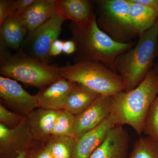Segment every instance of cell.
<instances>
[{
  "instance_id": "26",
  "label": "cell",
  "mask_w": 158,
  "mask_h": 158,
  "mask_svg": "<svg viewBox=\"0 0 158 158\" xmlns=\"http://www.w3.org/2000/svg\"><path fill=\"white\" fill-rule=\"evenodd\" d=\"M11 15V4L10 0L0 1V25L5 19Z\"/></svg>"
},
{
  "instance_id": "15",
  "label": "cell",
  "mask_w": 158,
  "mask_h": 158,
  "mask_svg": "<svg viewBox=\"0 0 158 158\" xmlns=\"http://www.w3.org/2000/svg\"><path fill=\"white\" fill-rule=\"evenodd\" d=\"M56 2V0H36L20 14L19 18L28 33L58 14Z\"/></svg>"
},
{
  "instance_id": "19",
  "label": "cell",
  "mask_w": 158,
  "mask_h": 158,
  "mask_svg": "<svg viewBox=\"0 0 158 158\" xmlns=\"http://www.w3.org/2000/svg\"><path fill=\"white\" fill-rule=\"evenodd\" d=\"M100 95L75 83L67 96L63 109L76 116L89 107Z\"/></svg>"
},
{
  "instance_id": "17",
  "label": "cell",
  "mask_w": 158,
  "mask_h": 158,
  "mask_svg": "<svg viewBox=\"0 0 158 158\" xmlns=\"http://www.w3.org/2000/svg\"><path fill=\"white\" fill-rule=\"evenodd\" d=\"M0 26L1 49H19L28 31L19 18L9 15Z\"/></svg>"
},
{
  "instance_id": "1",
  "label": "cell",
  "mask_w": 158,
  "mask_h": 158,
  "mask_svg": "<svg viewBox=\"0 0 158 158\" xmlns=\"http://www.w3.org/2000/svg\"><path fill=\"white\" fill-rule=\"evenodd\" d=\"M69 30L76 46L75 62L96 61L114 72L117 73L115 64L118 56L135 45L133 41L121 43L112 39L99 27L96 15L85 27L71 22Z\"/></svg>"
},
{
  "instance_id": "2",
  "label": "cell",
  "mask_w": 158,
  "mask_h": 158,
  "mask_svg": "<svg viewBox=\"0 0 158 158\" xmlns=\"http://www.w3.org/2000/svg\"><path fill=\"white\" fill-rule=\"evenodd\" d=\"M157 75L155 69H152L135 88L110 97L111 114L116 125H128L138 135L143 132L148 112L158 94Z\"/></svg>"
},
{
  "instance_id": "9",
  "label": "cell",
  "mask_w": 158,
  "mask_h": 158,
  "mask_svg": "<svg viewBox=\"0 0 158 158\" xmlns=\"http://www.w3.org/2000/svg\"><path fill=\"white\" fill-rule=\"evenodd\" d=\"M0 97L12 110L26 117L38 108L35 95L29 94L15 80L2 76Z\"/></svg>"
},
{
  "instance_id": "33",
  "label": "cell",
  "mask_w": 158,
  "mask_h": 158,
  "mask_svg": "<svg viewBox=\"0 0 158 158\" xmlns=\"http://www.w3.org/2000/svg\"><path fill=\"white\" fill-rule=\"evenodd\" d=\"M157 73V91L158 94V72Z\"/></svg>"
},
{
  "instance_id": "11",
  "label": "cell",
  "mask_w": 158,
  "mask_h": 158,
  "mask_svg": "<svg viewBox=\"0 0 158 158\" xmlns=\"http://www.w3.org/2000/svg\"><path fill=\"white\" fill-rule=\"evenodd\" d=\"M116 126L115 118L110 114L101 124L76 141L71 158H89L103 143L110 131Z\"/></svg>"
},
{
  "instance_id": "10",
  "label": "cell",
  "mask_w": 158,
  "mask_h": 158,
  "mask_svg": "<svg viewBox=\"0 0 158 158\" xmlns=\"http://www.w3.org/2000/svg\"><path fill=\"white\" fill-rule=\"evenodd\" d=\"M111 112L110 97L99 95L89 107L75 116L74 139L76 141L101 124L110 116Z\"/></svg>"
},
{
  "instance_id": "5",
  "label": "cell",
  "mask_w": 158,
  "mask_h": 158,
  "mask_svg": "<svg viewBox=\"0 0 158 158\" xmlns=\"http://www.w3.org/2000/svg\"><path fill=\"white\" fill-rule=\"evenodd\" d=\"M58 70L61 77L81 85L100 95L111 97L125 90L120 75L98 62L68 63L59 67Z\"/></svg>"
},
{
  "instance_id": "4",
  "label": "cell",
  "mask_w": 158,
  "mask_h": 158,
  "mask_svg": "<svg viewBox=\"0 0 158 158\" xmlns=\"http://www.w3.org/2000/svg\"><path fill=\"white\" fill-rule=\"evenodd\" d=\"M59 67L25 53L20 49L15 53L1 49L0 73L27 86L46 88L62 77Z\"/></svg>"
},
{
  "instance_id": "31",
  "label": "cell",
  "mask_w": 158,
  "mask_h": 158,
  "mask_svg": "<svg viewBox=\"0 0 158 158\" xmlns=\"http://www.w3.org/2000/svg\"><path fill=\"white\" fill-rule=\"evenodd\" d=\"M29 152V151L23 152L20 153L15 158H27Z\"/></svg>"
},
{
  "instance_id": "18",
  "label": "cell",
  "mask_w": 158,
  "mask_h": 158,
  "mask_svg": "<svg viewBox=\"0 0 158 158\" xmlns=\"http://www.w3.org/2000/svg\"><path fill=\"white\" fill-rule=\"evenodd\" d=\"M129 19L133 33L139 37L150 28L158 19V13L149 7L130 0Z\"/></svg>"
},
{
  "instance_id": "29",
  "label": "cell",
  "mask_w": 158,
  "mask_h": 158,
  "mask_svg": "<svg viewBox=\"0 0 158 158\" xmlns=\"http://www.w3.org/2000/svg\"><path fill=\"white\" fill-rule=\"evenodd\" d=\"M76 51L75 44L73 40H67L64 41L62 52L66 54H73Z\"/></svg>"
},
{
  "instance_id": "25",
  "label": "cell",
  "mask_w": 158,
  "mask_h": 158,
  "mask_svg": "<svg viewBox=\"0 0 158 158\" xmlns=\"http://www.w3.org/2000/svg\"><path fill=\"white\" fill-rule=\"evenodd\" d=\"M36 0H16L11 1V15L19 17L27 7Z\"/></svg>"
},
{
  "instance_id": "21",
  "label": "cell",
  "mask_w": 158,
  "mask_h": 158,
  "mask_svg": "<svg viewBox=\"0 0 158 158\" xmlns=\"http://www.w3.org/2000/svg\"><path fill=\"white\" fill-rule=\"evenodd\" d=\"M128 158H158V142L148 137L139 138Z\"/></svg>"
},
{
  "instance_id": "23",
  "label": "cell",
  "mask_w": 158,
  "mask_h": 158,
  "mask_svg": "<svg viewBox=\"0 0 158 158\" xmlns=\"http://www.w3.org/2000/svg\"><path fill=\"white\" fill-rule=\"evenodd\" d=\"M143 132L148 137L158 143V95L148 112Z\"/></svg>"
},
{
  "instance_id": "6",
  "label": "cell",
  "mask_w": 158,
  "mask_h": 158,
  "mask_svg": "<svg viewBox=\"0 0 158 158\" xmlns=\"http://www.w3.org/2000/svg\"><path fill=\"white\" fill-rule=\"evenodd\" d=\"M99 9L97 22L102 31L116 42H132L136 37L129 19L130 0L95 1Z\"/></svg>"
},
{
  "instance_id": "32",
  "label": "cell",
  "mask_w": 158,
  "mask_h": 158,
  "mask_svg": "<svg viewBox=\"0 0 158 158\" xmlns=\"http://www.w3.org/2000/svg\"><path fill=\"white\" fill-rule=\"evenodd\" d=\"M154 69H155V70L157 73L158 72V61L157 63V64H156V65H155V67Z\"/></svg>"
},
{
  "instance_id": "28",
  "label": "cell",
  "mask_w": 158,
  "mask_h": 158,
  "mask_svg": "<svg viewBox=\"0 0 158 158\" xmlns=\"http://www.w3.org/2000/svg\"><path fill=\"white\" fill-rule=\"evenodd\" d=\"M64 42V41L59 39H57L56 41H54L51 46L49 52V55L50 56H56L60 55L63 51Z\"/></svg>"
},
{
  "instance_id": "22",
  "label": "cell",
  "mask_w": 158,
  "mask_h": 158,
  "mask_svg": "<svg viewBox=\"0 0 158 158\" xmlns=\"http://www.w3.org/2000/svg\"><path fill=\"white\" fill-rule=\"evenodd\" d=\"M75 120V116L72 113L64 109L59 110L52 135L73 138Z\"/></svg>"
},
{
  "instance_id": "13",
  "label": "cell",
  "mask_w": 158,
  "mask_h": 158,
  "mask_svg": "<svg viewBox=\"0 0 158 158\" xmlns=\"http://www.w3.org/2000/svg\"><path fill=\"white\" fill-rule=\"evenodd\" d=\"M75 83L62 78L40 89L35 95L38 108L59 110L63 109L68 94Z\"/></svg>"
},
{
  "instance_id": "30",
  "label": "cell",
  "mask_w": 158,
  "mask_h": 158,
  "mask_svg": "<svg viewBox=\"0 0 158 158\" xmlns=\"http://www.w3.org/2000/svg\"><path fill=\"white\" fill-rule=\"evenodd\" d=\"M135 2L147 6L158 13V0H134Z\"/></svg>"
},
{
  "instance_id": "24",
  "label": "cell",
  "mask_w": 158,
  "mask_h": 158,
  "mask_svg": "<svg viewBox=\"0 0 158 158\" xmlns=\"http://www.w3.org/2000/svg\"><path fill=\"white\" fill-rule=\"evenodd\" d=\"M27 117L17 113L11 112L1 103L0 104V123L9 129L17 127Z\"/></svg>"
},
{
  "instance_id": "8",
  "label": "cell",
  "mask_w": 158,
  "mask_h": 158,
  "mask_svg": "<svg viewBox=\"0 0 158 158\" xmlns=\"http://www.w3.org/2000/svg\"><path fill=\"white\" fill-rule=\"evenodd\" d=\"M29 131L27 117L17 127L9 129L0 123L1 158H15L24 151H30L39 144Z\"/></svg>"
},
{
  "instance_id": "20",
  "label": "cell",
  "mask_w": 158,
  "mask_h": 158,
  "mask_svg": "<svg viewBox=\"0 0 158 158\" xmlns=\"http://www.w3.org/2000/svg\"><path fill=\"white\" fill-rule=\"evenodd\" d=\"M75 142L69 136L52 135L45 144L54 158H71Z\"/></svg>"
},
{
  "instance_id": "14",
  "label": "cell",
  "mask_w": 158,
  "mask_h": 158,
  "mask_svg": "<svg viewBox=\"0 0 158 158\" xmlns=\"http://www.w3.org/2000/svg\"><path fill=\"white\" fill-rule=\"evenodd\" d=\"M93 1L89 0H56L58 14L65 20L69 19L80 27L87 26L96 16Z\"/></svg>"
},
{
  "instance_id": "27",
  "label": "cell",
  "mask_w": 158,
  "mask_h": 158,
  "mask_svg": "<svg viewBox=\"0 0 158 158\" xmlns=\"http://www.w3.org/2000/svg\"><path fill=\"white\" fill-rule=\"evenodd\" d=\"M45 142L38 144V151L35 152V155L33 156L32 158H54L47 147Z\"/></svg>"
},
{
  "instance_id": "7",
  "label": "cell",
  "mask_w": 158,
  "mask_h": 158,
  "mask_svg": "<svg viewBox=\"0 0 158 158\" xmlns=\"http://www.w3.org/2000/svg\"><path fill=\"white\" fill-rule=\"evenodd\" d=\"M64 21L59 14L52 18L28 33L20 49L28 56L49 64L52 58L49 55L50 49L58 39Z\"/></svg>"
},
{
  "instance_id": "12",
  "label": "cell",
  "mask_w": 158,
  "mask_h": 158,
  "mask_svg": "<svg viewBox=\"0 0 158 158\" xmlns=\"http://www.w3.org/2000/svg\"><path fill=\"white\" fill-rule=\"evenodd\" d=\"M129 144L127 131L123 126L116 125L89 158H127Z\"/></svg>"
},
{
  "instance_id": "3",
  "label": "cell",
  "mask_w": 158,
  "mask_h": 158,
  "mask_svg": "<svg viewBox=\"0 0 158 158\" xmlns=\"http://www.w3.org/2000/svg\"><path fill=\"white\" fill-rule=\"evenodd\" d=\"M158 56V19L139 36L136 45L118 56L116 72L122 78L125 91L132 90L144 81Z\"/></svg>"
},
{
  "instance_id": "16",
  "label": "cell",
  "mask_w": 158,
  "mask_h": 158,
  "mask_svg": "<svg viewBox=\"0 0 158 158\" xmlns=\"http://www.w3.org/2000/svg\"><path fill=\"white\" fill-rule=\"evenodd\" d=\"M59 110L38 108L27 116L31 135L38 143L45 142L52 135Z\"/></svg>"
}]
</instances>
